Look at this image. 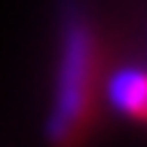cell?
I'll list each match as a JSON object with an SVG mask.
<instances>
[{"mask_svg": "<svg viewBox=\"0 0 147 147\" xmlns=\"http://www.w3.org/2000/svg\"><path fill=\"white\" fill-rule=\"evenodd\" d=\"M95 28L80 3H67L58 34V67H55L52 110L46 119V138L55 147H77L89 132L95 110Z\"/></svg>", "mask_w": 147, "mask_h": 147, "instance_id": "cell-1", "label": "cell"}, {"mask_svg": "<svg viewBox=\"0 0 147 147\" xmlns=\"http://www.w3.org/2000/svg\"><path fill=\"white\" fill-rule=\"evenodd\" d=\"M107 104L129 119H147V67L129 64L110 74L107 80Z\"/></svg>", "mask_w": 147, "mask_h": 147, "instance_id": "cell-2", "label": "cell"}]
</instances>
